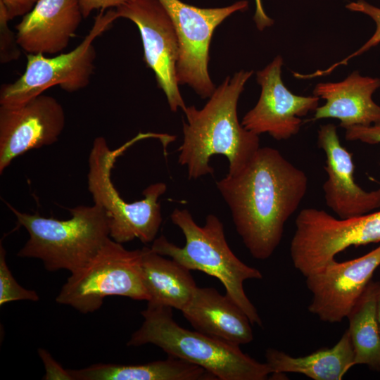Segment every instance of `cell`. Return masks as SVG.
Listing matches in <instances>:
<instances>
[{
	"instance_id": "obj_6",
	"label": "cell",
	"mask_w": 380,
	"mask_h": 380,
	"mask_svg": "<svg viewBox=\"0 0 380 380\" xmlns=\"http://www.w3.org/2000/svg\"><path fill=\"white\" fill-rule=\"evenodd\" d=\"M160 139L158 133H139L119 148L111 150L102 137H96L89 156L87 184L94 203L101 207L108 217L110 237L124 243L134 239L148 243L156 239L162 222L158 198L167 190L165 183L158 182L143 191L144 198L133 203L124 201L111 180V170L116 158L137 141Z\"/></svg>"
},
{
	"instance_id": "obj_13",
	"label": "cell",
	"mask_w": 380,
	"mask_h": 380,
	"mask_svg": "<svg viewBox=\"0 0 380 380\" xmlns=\"http://www.w3.org/2000/svg\"><path fill=\"white\" fill-rule=\"evenodd\" d=\"M283 58L277 56L256 72L261 87L255 106L243 116L241 125L255 134L267 133L276 140H287L298 133L301 117L319 106L316 96H299L291 92L281 79Z\"/></svg>"
},
{
	"instance_id": "obj_10",
	"label": "cell",
	"mask_w": 380,
	"mask_h": 380,
	"mask_svg": "<svg viewBox=\"0 0 380 380\" xmlns=\"http://www.w3.org/2000/svg\"><path fill=\"white\" fill-rule=\"evenodd\" d=\"M115 10L118 18L128 19L138 27L144 61L154 72L158 87L164 92L170 110H184L186 106L176 76L178 39L165 8L158 0H132Z\"/></svg>"
},
{
	"instance_id": "obj_17",
	"label": "cell",
	"mask_w": 380,
	"mask_h": 380,
	"mask_svg": "<svg viewBox=\"0 0 380 380\" xmlns=\"http://www.w3.org/2000/svg\"><path fill=\"white\" fill-rule=\"evenodd\" d=\"M182 312L201 333L239 346L253 340L251 322L246 313L215 288L197 286Z\"/></svg>"
},
{
	"instance_id": "obj_4",
	"label": "cell",
	"mask_w": 380,
	"mask_h": 380,
	"mask_svg": "<svg viewBox=\"0 0 380 380\" xmlns=\"http://www.w3.org/2000/svg\"><path fill=\"white\" fill-rule=\"evenodd\" d=\"M170 218L182 232L184 246L179 247L162 235L153 241L152 251L170 257L189 270L201 271L218 279L226 289V295L246 313L251 324L262 327V321L245 293L243 282L260 279L262 274L232 252L220 219L210 214L204 225L200 227L187 210L178 208L172 212Z\"/></svg>"
},
{
	"instance_id": "obj_12",
	"label": "cell",
	"mask_w": 380,
	"mask_h": 380,
	"mask_svg": "<svg viewBox=\"0 0 380 380\" xmlns=\"http://www.w3.org/2000/svg\"><path fill=\"white\" fill-rule=\"evenodd\" d=\"M65 115L53 96L40 94L15 106H0V173L19 156L54 144Z\"/></svg>"
},
{
	"instance_id": "obj_7",
	"label": "cell",
	"mask_w": 380,
	"mask_h": 380,
	"mask_svg": "<svg viewBox=\"0 0 380 380\" xmlns=\"http://www.w3.org/2000/svg\"><path fill=\"white\" fill-rule=\"evenodd\" d=\"M141 261L142 249L127 250L109 238L84 266L70 273L56 300L84 314L99 310L109 296L148 301Z\"/></svg>"
},
{
	"instance_id": "obj_8",
	"label": "cell",
	"mask_w": 380,
	"mask_h": 380,
	"mask_svg": "<svg viewBox=\"0 0 380 380\" xmlns=\"http://www.w3.org/2000/svg\"><path fill=\"white\" fill-rule=\"evenodd\" d=\"M117 19L115 9L106 13L101 10L89 33L72 51L52 58L28 53L23 74L15 82L1 86L0 106L20 105L53 86L69 93L87 87L95 69L93 42Z\"/></svg>"
},
{
	"instance_id": "obj_26",
	"label": "cell",
	"mask_w": 380,
	"mask_h": 380,
	"mask_svg": "<svg viewBox=\"0 0 380 380\" xmlns=\"http://www.w3.org/2000/svg\"><path fill=\"white\" fill-rule=\"evenodd\" d=\"M38 353L41 357L46 370V374L43 379L46 380H73L69 370L65 369L56 362L50 353L44 349H38Z\"/></svg>"
},
{
	"instance_id": "obj_15",
	"label": "cell",
	"mask_w": 380,
	"mask_h": 380,
	"mask_svg": "<svg viewBox=\"0 0 380 380\" xmlns=\"http://www.w3.org/2000/svg\"><path fill=\"white\" fill-rule=\"evenodd\" d=\"M82 18L79 0H38L15 27L18 42L27 53H60Z\"/></svg>"
},
{
	"instance_id": "obj_20",
	"label": "cell",
	"mask_w": 380,
	"mask_h": 380,
	"mask_svg": "<svg viewBox=\"0 0 380 380\" xmlns=\"http://www.w3.org/2000/svg\"><path fill=\"white\" fill-rule=\"evenodd\" d=\"M69 371L73 380H217L203 367L171 355L143 365L99 363Z\"/></svg>"
},
{
	"instance_id": "obj_9",
	"label": "cell",
	"mask_w": 380,
	"mask_h": 380,
	"mask_svg": "<svg viewBox=\"0 0 380 380\" xmlns=\"http://www.w3.org/2000/svg\"><path fill=\"white\" fill-rule=\"evenodd\" d=\"M158 1L170 15L178 39L179 85L187 84L202 99L209 98L216 88L208 68L213 32L232 14L246 10L248 2L243 0L225 7L203 8L180 0Z\"/></svg>"
},
{
	"instance_id": "obj_1",
	"label": "cell",
	"mask_w": 380,
	"mask_h": 380,
	"mask_svg": "<svg viewBox=\"0 0 380 380\" xmlns=\"http://www.w3.org/2000/svg\"><path fill=\"white\" fill-rule=\"evenodd\" d=\"M308 182L304 171L267 146L260 147L239 172L216 182L236 232L254 258L263 260L274 253L285 223L305 197Z\"/></svg>"
},
{
	"instance_id": "obj_25",
	"label": "cell",
	"mask_w": 380,
	"mask_h": 380,
	"mask_svg": "<svg viewBox=\"0 0 380 380\" xmlns=\"http://www.w3.org/2000/svg\"><path fill=\"white\" fill-rule=\"evenodd\" d=\"M347 141H360L369 144H380V122L369 126H353L346 129Z\"/></svg>"
},
{
	"instance_id": "obj_5",
	"label": "cell",
	"mask_w": 380,
	"mask_h": 380,
	"mask_svg": "<svg viewBox=\"0 0 380 380\" xmlns=\"http://www.w3.org/2000/svg\"><path fill=\"white\" fill-rule=\"evenodd\" d=\"M7 205L29 234L17 255L39 259L48 271H77L110 238L107 215L94 203L69 209L72 217L64 220L22 213Z\"/></svg>"
},
{
	"instance_id": "obj_16",
	"label": "cell",
	"mask_w": 380,
	"mask_h": 380,
	"mask_svg": "<svg viewBox=\"0 0 380 380\" xmlns=\"http://www.w3.org/2000/svg\"><path fill=\"white\" fill-rule=\"evenodd\" d=\"M379 87V78L363 76L358 70L340 82L318 83L313 95L325 103L316 108L312 120L337 119L345 129L380 122V106L372 97Z\"/></svg>"
},
{
	"instance_id": "obj_2",
	"label": "cell",
	"mask_w": 380,
	"mask_h": 380,
	"mask_svg": "<svg viewBox=\"0 0 380 380\" xmlns=\"http://www.w3.org/2000/svg\"><path fill=\"white\" fill-rule=\"evenodd\" d=\"M253 70H240L227 77L215 88L201 109L194 106L183 110V142L178 148V163L186 167L189 179L213 173L210 158L216 154L229 161L228 175L239 172L260 148L259 135L239 122L237 103Z\"/></svg>"
},
{
	"instance_id": "obj_28",
	"label": "cell",
	"mask_w": 380,
	"mask_h": 380,
	"mask_svg": "<svg viewBox=\"0 0 380 380\" xmlns=\"http://www.w3.org/2000/svg\"><path fill=\"white\" fill-rule=\"evenodd\" d=\"M6 6L11 20L24 16L34 6L38 0H0Z\"/></svg>"
},
{
	"instance_id": "obj_30",
	"label": "cell",
	"mask_w": 380,
	"mask_h": 380,
	"mask_svg": "<svg viewBox=\"0 0 380 380\" xmlns=\"http://www.w3.org/2000/svg\"><path fill=\"white\" fill-rule=\"evenodd\" d=\"M376 317L380 331V281H378L376 293Z\"/></svg>"
},
{
	"instance_id": "obj_18",
	"label": "cell",
	"mask_w": 380,
	"mask_h": 380,
	"mask_svg": "<svg viewBox=\"0 0 380 380\" xmlns=\"http://www.w3.org/2000/svg\"><path fill=\"white\" fill-rule=\"evenodd\" d=\"M265 358L274 374L298 373L314 380H341L355 366L354 350L348 330L331 348H319L297 357L270 348L265 351Z\"/></svg>"
},
{
	"instance_id": "obj_23",
	"label": "cell",
	"mask_w": 380,
	"mask_h": 380,
	"mask_svg": "<svg viewBox=\"0 0 380 380\" xmlns=\"http://www.w3.org/2000/svg\"><path fill=\"white\" fill-rule=\"evenodd\" d=\"M346 8L352 11L362 13L370 17L375 23V30L372 37L357 50L340 61L329 66L333 71L340 65H346L348 61L356 56H360L380 43V8L374 6L364 0H358L346 5Z\"/></svg>"
},
{
	"instance_id": "obj_22",
	"label": "cell",
	"mask_w": 380,
	"mask_h": 380,
	"mask_svg": "<svg viewBox=\"0 0 380 380\" xmlns=\"http://www.w3.org/2000/svg\"><path fill=\"white\" fill-rule=\"evenodd\" d=\"M6 251L0 246V305L7 303L27 300L37 301L39 299L37 293L21 286L12 275L6 262Z\"/></svg>"
},
{
	"instance_id": "obj_14",
	"label": "cell",
	"mask_w": 380,
	"mask_h": 380,
	"mask_svg": "<svg viewBox=\"0 0 380 380\" xmlns=\"http://www.w3.org/2000/svg\"><path fill=\"white\" fill-rule=\"evenodd\" d=\"M317 144L326 156L324 168L327 179L323 191L327 205L341 219L365 215L379 208L380 189L367 191L355 182L352 154L341 145L335 125L320 126Z\"/></svg>"
},
{
	"instance_id": "obj_29",
	"label": "cell",
	"mask_w": 380,
	"mask_h": 380,
	"mask_svg": "<svg viewBox=\"0 0 380 380\" xmlns=\"http://www.w3.org/2000/svg\"><path fill=\"white\" fill-rule=\"evenodd\" d=\"M255 12L253 20L257 28L260 31H262L266 27L272 26L274 23V20L265 12L261 0H255Z\"/></svg>"
},
{
	"instance_id": "obj_24",
	"label": "cell",
	"mask_w": 380,
	"mask_h": 380,
	"mask_svg": "<svg viewBox=\"0 0 380 380\" xmlns=\"http://www.w3.org/2000/svg\"><path fill=\"white\" fill-rule=\"evenodd\" d=\"M11 20L4 4L0 1V63L5 64L18 60L21 48L16 34L8 26Z\"/></svg>"
},
{
	"instance_id": "obj_27",
	"label": "cell",
	"mask_w": 380,
	"mask_h": 380,
	"mask_svg": "<svg viewBox=\"0 0 380 380\" xmlns=\"http://www.w3.org/2000/svg\"><path fill=\"white\" fill-rule=\"evenodd\" d=\"M132 0H79L84 18L88 17L94 10L118 8Z\"/></svg>"
},
{
	"instance_id": "obj_19",
	"label": "cell",
	"mask_w": 380,
	"mask_h": 380,
	"mask_svg": "<svg viewBox=\"0 0 380 380\" xmlns=\"http://www.w3.org/2000/svg\"><path fill=\"white\" fill-rule=\"evenodd\" d=\"M141 249L144 283L150 297L148 303L182 311L197 287L191 270L151 248Z\"/></svg>"
},
{
	"instance_id": "obj_11",
	"label": "cell",
	"mask_w": 380,
	"mask_h": 380,
	"mask_svg": "<svg viewBox=\"0 0 380 380\" xmlns=\"http://www.w3.org/2000/svg\"><path fill=\"white\" fill-rule=\"evenodd\" d=\"M380 266V246L359 258L334 260L305 277L312 293L308 311L321 321L341 322L346 318Z\"/></svg>"
},
{
	"instance_id": "obj_3",
	"label": "cell",
	"mask_w": 380,
	"mask_h": 380,
	"mask_svg": "<svg viewBox=\"0 0 380 380\" xmlns=\"http://www.w3.org/2000/svg\"><path fill=\"white\" fill-rule=\"evenodd\" d=\"M172 309L148 303L141 312V326L127 345L153 344L168 355L203 367L217 380H265L272 374L267 362L252 358L240 346L182 327L173 319Z\"/></svg>"
},
{
	"instance_id": "obj_21",
	"label": "cell",
	"mask_w": 380,
	"mask_h": 380,
	"mask_svg": "<svg viewBox=\"0 0 380 380\" xmlns=\"http://www.w3.org/2000/svg\"><path fill=\"white\" fill-rule=\"evenodd\" d=\"M378 281L372 280L347 316L354 365L380 372V331L376 317Z\"/></svg>"
}]
</instances>
